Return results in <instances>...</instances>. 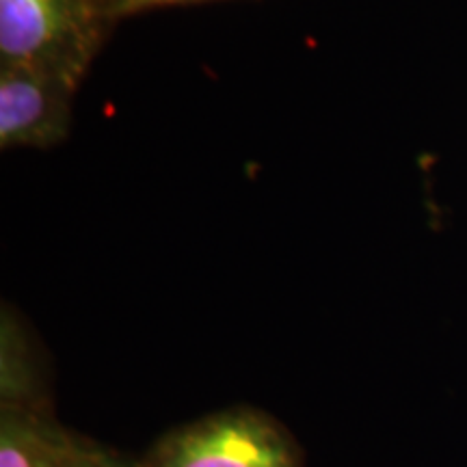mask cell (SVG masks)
Wrapping results in <instances>:
<instances>
[{
  "mask_svg": "<svg viewBox=\"0 0 467 467\" xmlns=\"http://www.w3.org/2000/svg\"><path fill=\"white\" fill-rule=\"evenodd\" d=\"M102 20L96 0H0V66L48 69L80 87Z\"/></svg>",
  "mask_w": 467,
  "mask_h": 467,
  "instance_id": "obj_1",
  "label": "cell"
},
{
  "mask_svg": "<svg viewBox=\"0 0 467 467\" xmlns=\"http://www.w3.org/2000/svg\"><path fill=\"white\" fill-rule=\"evenodd\" d=\"M139 467H301V459L271 416L232 407L167 433Z\"/></svg>",
  "mask_w": 467,
  "mask_h": 467,
  "instance_id": "obj_2",
  "label": "cell"
},
{
  "mask_svg": "<svg viewBox=\"0 0 467 467\" xmlns=\"http://www.w3.org/2000/svg\"><path fill=\"white\" fill-rule=\"evenodd\" d=\"M78 85L39 67L0 66V148L50 150L67 137Z\"/></svg>",
  "mask_w": 467,
  "mask_h": 467,
  "instance_id": "obj_3",
  "label": "cell"
},
{
  "mask_svg": "<svg viewBox=\"0 0 467 467\" xmlns=\"http://www.w3.org/2000/svg\"><path fill=\"white\" fill-rule=\"evenodd\" d=\"M83 443L44 409L0 407V467H67Z\"/></svg>",
  "mask_w": 467,
  "mask_h": 467,
  "instance_id": "obj_4",
  "label": "cell"
},
{
  "mask_svg": "<svg viewBox=\"0 0 467 467\" xmlns=\"http://www.w3.org/2000/svg\"><path fill=\"white\" fill-rule=\"evenodd\" d=\"M0 407L44 409L42 383L25 331L5 309L0 325Z\"/></svg>",
  "mask_w": 467,
  "mask_h": 467,
  "instance_id": "obj_5",
  "label": "cell"
},
{
  "mask_svg": "<svg viewBox=\"0 0 467 467\" xmlns=\"http://www.w3.org/2000/svg\"><path fill=\"white\" fill-rule=\"evenodd\" d=\"M67 467H139V463H128V461L117 457L115 452L107 451V448L85 441Z\"/></svg>",
  "mask_w": 467,
  "mask_h": 467,
  "instance_id": "obj_6",
  "label": "cell"
},
{
  "mask_svg": "<svg viewBox=\"0 0 467 467\" xmlns=\"http://www.w3.org/2000/svg\"><path fill=\"white\" fill-rule=\"evenodd\" d=\"M186 3H197V0H137V3H132V7L126 11V16L139 14V11H148L156 7H171V5H186Z\"/></svg>",
  "mask_w": 467,
  "mask_h": 467,
  "instance_id": "obj_7",
  "label": "cell"
},
{
  "mask_svg": "<svg viewBox=\"0 0 467 467\" xmlns=\"http://www.w3.org/2000/svg\"><path fill=\"white\" fill-rule=\"evenodd\" d=\"M100 5L102 14L107 17H117V16H126V11L132 7V3L137 0H96Z\"/></svg>",
  "mask_w": 467,
  "mask_h": 467,
  "instance_id": "obj_8",
  "label": "cell"
}]
</instances>
